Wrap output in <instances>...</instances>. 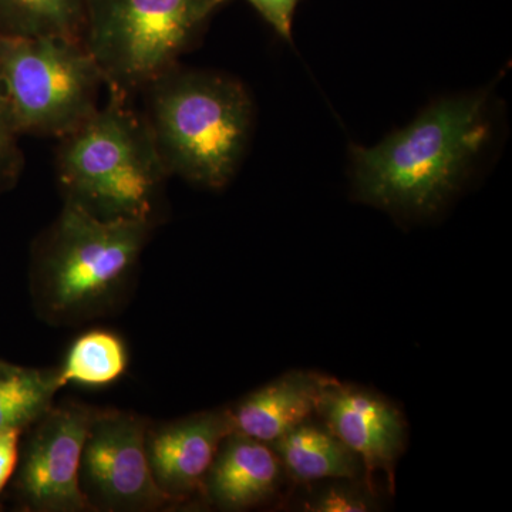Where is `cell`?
<instances>
[{"label":"cell","instance_id":"9a60e30c","mask_svg":"<svg viewBox=\"0 0 512 512\" xmlns=\"http://www.w3.org/2000/svg\"><path fill=\"white\" fill-rule=\"evenodd\" d=\"M84 5L86 0H0V32L82 40Z\"/></svg>","mask_w":512,"mask_h":512},{"label":"cell","instance_id":"6da1fadb","mask_svg":"<svg viewBox=\"0 0 512 512\" xmlns=\"http://www.w3.org/2000/svg\"><path fill=\"white\" fill-rule=\"evenodd\" d=\"M490 137L483 94L437 101L373 147H352L356 197L410 215L439 211Z\"/></svg>","mask_w":512,"mask_h":512},{"label":"cell","instance_id":"4fadbf2b","mask_svg":"<svg viewBox=\"0 0 512 512\" xmlns=\"http://www.w3.org/2000/svg\"><path fill=\"white\" fill-rule=\"evenodd\" d=\"M286 476L298 483L322 480H349L365 476L359 457L325 424L305 421L271 444Z\"/></svg>","mask_w":512,"mask_h":512},{"label":"cell","instance_id":"7c38bea8","mask_svg":"<svg viewBox=\"0 0 512 512\" xmlns=\"http://www.w3.org/2000/svg\"><path fill=\"white\" fill-rule=\"evenodd\" d=\"M330 377L295 370L249 394L231 410L235 433L272 444L318 412Z\"/></svg>","mask_w":512,"mask_h":512},{"label":"cell","instance_id":"ffe728a7","mask_svg":"<svg viewBox=\"0 0 512 512\" xmlns=\"http://www.w3.org/2000/svg\"><path fill=\"white\" fill-rule=\"evenodd\" d=\"M22 430H0V494L15 473L19 460V440Z\"/></svg>","mask_w":512,"mask_h":512},{"label":"cell","instance_id":"e0dca14e","mask_svg":"<svg viewBox=\"0 0 512 512\" xmlns=\"http://www.w3.org/2000/svg\"><path fill=\"white\" fill-rule=\"evenodd\" d=\"M19 133L0 90V195L15 185L23 167L19 148Z\"/></svg>","mask_w":512,"mask_h":512},{"label":"cell","instance_id":"8fae6325","mask_svg":"<svg viewBox=\"0 0 512 512\" xmlns=\"http://www.w3.org/2000/svg\"><path fill=\"white\" fill-rule=\"evenodd\" d=\"M285 477L271 444L234 431L222 441L204 491L222 510L242 511L274 497Z\"/></svg>","mask_w":512,"mask_h":512},{"label":"cell","instance_id":"3957f363","mask_svg":"<svg viewBox=\"0 0 512 512\" xmlns=\"http://www.w3.org/2000/svg\"><path fill=\"white\" fill-rule=\"evenodd\" d=\"M107 92L103 106L59 138L56 174L64 202L100 220L154 221L170 175L131 97Z\"/></svg>","mask_w":512,"mask_h":512},{"label":"cell","instance_id":"ac0fdd59","mask_svg":"<svg viewBox=\"0 0 512 512\" xmlns=\"http://www.w3.org/2000/svg\"><path fill=\"white\" fill-rule=\"evenodd\" d=\"M372 495L348 484H333L312 495L305 504L306 511L313 512H352L370 511L373 507Z\"/></svg>","mask_w":512,"mask_h":512},{"label":"cell","instance_id":"52a82bcc","mask_svg":"<svg viewBox=\"0 0 512 512\" xmlns=\"http://www.w3.org/2000/svg\"><path fill=\"white\" fill-rule=\"evenodd\" d=\"M150 427L123 412L94 414L84 443L80 480L109 510L143 511L173 503L158 487L148 460Z\"/></svg>","mask_w":512,"mask_h":512},{"label":"cell","instance_id":"5bb4252c","mask_svg":"<svg viewBox=\"0 0 512 512\" xmlns=\"http://www.w3.org/2000/svg\"><path fill=\"white\" fill-rule=\"evenodd\" d=\"M62 387L59 369H32L0 360V430H23L42 419Z\"/></svg>","mask_w":512,"mask_h":512},{"label":"cell","instance_id":"9c48e42d","mask_svg":"<svg viewBox=\"0 0 512 512\" xmlns=\"http://www.w3.org/2000/svg\"><path fill=\"white\" fill-rule=\"evenodd\" d=\"M316 414L359 457L367 480L382 471L393 483L394 466L406 443V421L394 404L372 390L332 379Z\"/></svg>","mask_w":512,"mask_h":512},{"label":"cell","instance_id":"30bf717a","mask_svg":"<svg viewBox=\"0 0 512 512\" xmlns=\"http://www.w3.org/2000/svg\"><path fill=\"white\" fill-rule=\"evenodd\" d=\"M234 433L231 410L218 409L148 429L147 451L154 480L171 501L204 491L222 441Z\"/></svg>","mask_w":512,"mask_h":512},{"label":"cell","instance_id":"7a4b0ae2","mask_svg":"<svg viewBox=\"0 0 512 512\" xmlns=\"http://www.w3.org/2000/svg\"><path fill=\"white\" fill-rule=\"evenodd\" d=\"M146 119L168 175L221 190L237 173L252 133L244 84L225 74L175 66L148 84Z\"/></svg>","mask_w":512,"mask_h":512},{"label":"cell","instance_id":"277c9868","mask_svg":"<svg viewBox=\"0 0 512 512\" xmlns=\"http://www.w3.org/2000/svg\"><path fill=\"white\" fill-rule=\"evenodd\" d=\"M154 221L100 220L72 202L37 247V301L57 320L83 319L106 309L128 284Z\"/></svg>","mask_w":512,"mask_h":512},{"label":"cell","instance_id":"ba28073f","mask_svg":"<svg viewBox=\"0 0 512 512\" xmlns=\"http://www.w3.org/2000/svg\"><path fill=\"white\" fill-rule=\"evenodd\" d=\"M97 410L79 404L50 407L37 420L18 476L20 497L35 511H87L80 468L84 443Z\"/></svg>","mask_w":512,"mask_h":512},{"label":"cell","instance_id":"d6986e66","mask_svg":"<svg viewBox=\"0 0 512 512\" xmlns=\"http://www.w3.org/2000/svg\"><path fill=\"white\" fill-rule=\"evenodd\" d=\"M261 18L286 42L292 40L293 16L299 0H247Z\"/></svg>","mask_w":512,"mask_h":512},{"label":"cell","instance_id":"2e32d148","mask_svg":"<svg viewBox=\"0 0 512 512\" xmlns=\"http://www.w3.org/2000/svg\"><path fill=\"white\" fill-rule=\"evenodd\" d=\"M128 363L123 340L106 330L84 333L73 343L63 366L60 382L103 386L119 379Z\"/></svg>","mask_w":512,"mask_h":512},{"label":"cell","instance_id":"5b68a950","mask_svg":"<svg viewBox=\"0 0 512 512\" xmlns=\"http://www.w3.org/2000/svg\"><path fill=\"white\" fill-rule=\"evenodd\" d=\"M229 0H86L83 45L110 92L133 94L178 66Z\"/></svg>","mask_w":512,"mask_h":512},{"label":"cell","instance_id":"8992f818","mask_svg":"<svg viewBox=\"0 0 512 512\" xmlns=\"http://www.w3.org/2000/svg\"><path fill=\"white\" fill-rule=\"evenodd\" d=\"M103 87L82 40L0 32V90L20 134L67 136L100 106Z\"/></svg>","mask_w":512,"mask_h":512}]
</instances>
